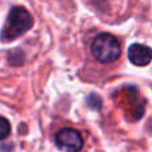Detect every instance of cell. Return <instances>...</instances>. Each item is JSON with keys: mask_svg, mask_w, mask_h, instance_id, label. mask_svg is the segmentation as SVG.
<instances>
[{"mask_svg": "<svg viewBox=\"0 0 152 152\" xmlns=\"http://www.w3.org/2000/svg\"><path fill=\"white\" fill-rule=\"evenodd\" d=\"M32 16L24 7H14L10 11L1 31V40L8 42L19 38L32 27Z\"/></svg>", "mask_w": 152, "mask_h": 152, "instance_id": "1", "label": "cell"}, {"mask_svg": "<svg viewBox=\"0 0 152 152\" xmlns=\"http://www.w3.org/2000/svg\"><path fill=\"white\" fill-rule=\"evenodd\" d=\"M10 132H11V125H10L8 120L0 116V140H4L6 137H8Z\"/></svg>", "mask_w": 152, "mask_h": 152, "instance_id": "5", "label": "cell"}, {"mask_svg": "<svg viewBox=\"0 0 152 152\" xmlns=\"http://www.w3.org/2000/svg\"><path fill=\"white\" fill-rule=\"evenodd\" d=\"M128 59L136 66H147L152 61V50L145 45L133 43L128 49Z\"/></svg>", "mask_w": 152, "mask_h": 152, "instance_id": "4", "label": "cell"}, {"mask_svg": "<svg viewBox=\"0 0 152 152\" xmlns=\"http://www.w3.org/2000/svg\"><path fill=\"white\" fill-rule=\"evenodd\" d=\"M92 54L101 63L115 62L121 54L120 42L112 34H100L92 42Z\"/></svg>", "mask_w": 152, "mask_h": 152, "instance_id": "2", "label": "cell"}, {"mask_svg": "<svg viewBox=\"0 0 152 152\" xmlns=\"http://www.w3.org/2000/svg\"><path fill=\"white\" fill-rule=\"evenodd\" d=\"M58 148L66 152H78L83 147V139L78 131L73 128H63L55 135Z\"/></svg>", "mask_w": 152, "mask_h": 152, "instance_id": "3", "label": "cell"}]
</instances>
